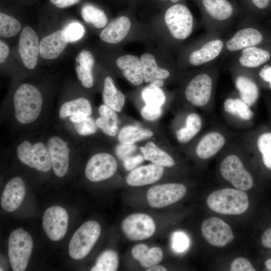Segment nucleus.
Returning a JSON list of instances; mask_svg holds the SVG:
<instances>
[{
  "label": "nucleus",
  "instance_id": "nucleus-12",
  "mask_svg": "<svg viewBox=\"0 0 271 271\" xmlns=\"http://www.w3.org/2000/svg\"><path fill=\"white\" fill-rule=\"evenodd\" d=\"M165 22L171 36L176 40H184L192 32L193 16L189 9L182 4L176 3L167 10Z\"/></svg>",
  "mask_w": 271,
  "mask_h": 271
},
{
  "label": "nucleus",
  "instance_id": "nucleus-24",
  "mask_svg": "<svg viewBox=\"0 0 271 271\" xmlns=\"http://www.w3.org/2000/svg\"><path fill=\"white\" fill-rule=\"evenodd\" d=\"M25 195L23 181L19 177H14L5 186L1 199V206L7 212H13L20 206Z\"/></svg>",
  "mask_w": 271,
  "mask_h": 271
},
{
  "label": "nucleus",
  "instance_id": "nucleus-41",
  "mask_svg": "<svg viewBox=\"0 0 271 271\" xmlns=\"http://www.w3.org/2000/svg\"><path fill=\"white\" fill-rule=\"evenodd\" d=\"M142 96L146 105L161 108L166 101V96L160 87L150 84L142 91Z\"/></svg>",
  "mask_w": 271,
  "mask_h": 271
},
{
  "label": "nucleus",
  "instance_id": "nucleus-8",
  "mask_svg": "<svg viewBox=\"0 0 271 271\" xmlns=\"http://www.w3.org/2000/svg\"><path fill=\"white\" fill-rule=\"evenodd\" d=\"M225 38L207 33L187 56V62L193 66L203 67L217 61L223 56Z\"/></svg>",
  "mask_w": 271,
  "mask_h": 271
},
{
  "label": "nucleus",
  "instance_id": "nucleus-20",
  "mask_svg": "<svg viewBox=\"0 0 271 271\" xmlns=\"http://www.w3.org/2000/svg\"><path fill=\"white\" fill-rule=\"evenodd\" d=\"M117 169V162L112 155L100 153L93 156L88 161L85 174L89 181L96 182L110 178Z\"/></svg>",
  "mask_w": 271,
  "mask_h": 271
},
{
  "label": "nucleus",
  "instance_id": "nucleus-47",
  "mask_svg": "<svg viewBox=\"0 0 271 271\" xmlns=\"http://www.w3.org/2000/svg\"><path fill=\"white\" fill-rule=\"evenodd\" d=\"M230 270L231 271H254L250 261L246 258L239 257L235 258L231 263Z\"/></svg>",
  "mask_w": 271,
  "mask_h": 271
},
{
  "label": "nucleus",
  "instance_id": "nucleus-39",
  "mask_svg": "<svg viewBox=\"0 0 271 271\" xmlns=\"http://www.w3.org/2000/svg\"><path fill=\"white\" fill-rule=\"evenodd\" d=\"M81 14L85 22L92 24L97 29L104 27L107 23V18L104 12L90 4L85 5L82 8Z\"/></svg>",
  "mask_w": 271,
  "mask_h": 271
},
{
  "label": "nucleus",
  "instance_id": "nucleus-57",
  "mask_svg": "<svg viewBox=\"0 0 271 271\" xmlns=\"http://www.w3.org/2000/svg\"><path fill=\"white\" fill-rule=\"evenodd\" d=\"M162 1H168V0H162ZM171 2L173 3H178V2H179L180 0H169Z\"/></svg>",
  "mask_w": 271,
  "mask_h": 271
},
{
  "label": "nucleus",
  "instance_id": "nucleus-19",
  "mask_svg": "<svg viewBox=\"0 0 271 271\" xmlns=\"http://www.w3.org/2000/svg\"><path fill=\"white\" fill-rule=\"evenodd\" d=\"M68 224L66 210L59 206L47 209L43 215L42 225L47 236L53 241L62 239L66 234Z\"/></svg>",
  "mask_w": 271,
  "mask_h": 271
},
{
  "label": "nucleus",
  "instance_id": "nucleus-15",
  "mask_svg": "<svg viewBox=\"0 0 271 271\" xmlns=\"http://www.w3.org/2000/svg\"><path fill=\"white\" fill-rule=\"evenodd\" d=\"M238 96L252 108L260 95V86L252 72L238 68H228Z\"/></svg>",
  "mask_w": 271,
  "mask_h": 271
},
{
  "label": "nucleus",
  "instance_id": "nucleus-9",
  "mask_svg": "<svg viewBox=\"0 0 271 271\" xmlns=\"http://www.w3.org/2000/svg\"><path fill=\"white\" fill-rule=\"evenodd\" d=\"M227 57L226 68L254 70L271 64V43L246 48Z\"/></svg>",
  "mask_w": 271,
  "mask_h": 271
},
{
  "label": "nucleus",
  "instance_id": "nucleus-44",
  "mask_svg": "<svg viewBox=\"0 0 271 271\" xmlns=\"http://www.w3.org/2000/svg\"><path fill=\"white\" fill-rule=\"evenodd\" d=\"M69 43L76 42L81 39L85 34L83 26L78 22L69 23L63 29Z\"/></svg>",
  "mask_w": 271,
  "mask_h": 271
},
{
  "label": "nucleus",
  "instance_id": "nucleus-3",
  "mask_svg": "<svg viewBox=\"0 0 271 271\" xmlns=\"http://www.w3.org/2000/svg\"><path fill=\"white\" fill-rule=\"evenodd\" d=\"M203 23L207 33L222 36L244 16L240 7L234 1L198 0Z\"/></svg>",
  "mask_w": 271,
  "mask_h": 271
},
{
  "label": "nucleus",
  "instance_id": "nucleus-31",
  "mask_svg": "<svg viewBox=\"0 0 271 271\" xmlns=\"http://www.w3.org/2000/svg\"><path fill=\"white\" fill-rule=\"evenodd\" d=\"M203 126V120L199 114L196 112L188 114L184 126L175 131L178 141L182 144L189 142L200 132Z\"/></svg>",
  "mask_w": 271,
  "mask_h": 271
},
{
  "label": "nucleus",
  "instance_id": "nucleus-5",
  "mask_svg": "<svg viewBox=\"0 0 271 271\" xmlns=\"http://www.w3.org/2000/svg\"><path fill=\"white\" fill-rule=\"evenodd\" d=\"M42 102V94L38 89L28 83L21 85L14 96L16 118L23 124L32 122L41 113Z\"/></svg>",
  "mask_w": 271,
  "mask_h": 271
},
{
  "label": "nucleus",
  "instance_id": "nucleus-27",
  "mask_svg": "<svg viewBox=\"0 0 271 271\" xmlns=\"http://www.w3.org/2000/svg\"><path fill=\"white\" fill-rule=\"evenodd\" d=\"M244 16L260 22L271 20V0H234Z\"/></svg>",
  "mask_w": 271,
  "mask_h": 271
},
{
  "label": "nucleus",
  "instance_id": "nucleus-25",
  "mask_svg": "<svg viewBox=\"0 0 271 271\" xmlns=\"http://www.w3.org/2000/svg\"><path fill=\"white\" fill-rule=\"evenodd\" d=\"M68 43L64 31H56L44 37L40 42V56L46 60L55 59L63 52Z\"/></svg>",
  "mask_w": 271,
  "mask_h": 271
},
{
  "label": "nucleus",
  "instance_id": "nucleus-32",
  "mask_svg": "<svg viewBox=\"0 0 271 271\" xmlns=\"http://www.w3.org/2000/svg\"><path fill=\"white\" fill-rule=\"evenodd\" d=\"M131 255L144 267L149 268L159 263L163 258L162 250L158 247L149 248L144 244H139L133 247Z\"/></svg>",
  "mask_w": 271,
  "mask_h": 271
},
{
  "label": "nucleus",
  "instance_id": "nucleus-26",
  "mask_svg": "<svg viewBox=\"0 0 271 271\" xmlns=\"http://www.w3.org/2000/svg\"><path fill=\"white\" fill-rule=\"evenodd\" d=\"M163 167L154 164L137 168L127 176L126 182L131 186H144L154 183L163 176Z\"/></svg>",
  "mask_w": 271,
  "mask_h": 271
},
{
  "label": "nucleus",
  "instance_id": "nucleus-50",
  "mask_svg": "<svg viewBox=\"0 0 271 271\" xmlns=\"http://www.w3.org/2000/svg\"><path fill=\"white\" fill-rule=\"evenodd\" d=\"M144 160V156L141 155L129 156L123 160L124 166L126 170L129 171L141 164Z\"/></svg>",
  "mask_w": 271,
  "mask_h": 271
},
{
  "label": "nucleus",
  "instance_id": "nucleus-52",
  "mask_svg": "<svg viewBox=\"0 0 271 271\" xmlns=\"http://www.w3.org/2000/svg\"><path fill=\"white\" fill-rule=\"evenodd\" d=\"M10 53L8 45L3 41H0V63H4Z\"/></svg>",
  "mask_w": 271,
  "mask_h": 271
},
{
  "label": "nucleus",
  "instance_id": "nucleus-43",
  "mask_svg": "<svg viewBox=\"0 0 271 271\" xmlns=\"http://www.w3.org/2000/svg\"><path fill=\"white\" fill-rule=\"evenodd\" d=\"M190 245V239L188 235L182 231H176L171 237L172 249L177 253H182L186 251Z\"/></svg>",
  "mask_w": 271,
  "mask_h": 271
},
{
  "label": "nucleus",
  "instance_id": "nucleus-4",
  "mask_svg": "<svg viewBox=\"0 0 271 271\" xmlns=\"http://www.w3.org/2000/svg\"><path fill=\"white\" fill-rule=\"evenodd\" d=\"M235 31L226 39L222 57H227L245 48L271 43V26L266 22L243 16Z\"/></svg>",
  "mask_w": 271,
  "mask_h": 271
},
{
  "label": "nucleus",
  "instance_id": "nucleus-45",
  "mask_svg": "<svg viewBox=\"0 0 271 271\" xmlns=\"http://www.w3.org/2000/svg\"><path fill=\"white\" fill-rule=\"evenodd\" d=\"M252 72L260 86H264L271 89V64L254 70Z\"/></svg>",
  "mask_w": 271,
  "mask_h": 271
},
{
  "label": "nucleus",
  "instance_id": "nucleus-14",
  "mask_svg": "<svg viewBox=\"0 0 271 271\" xmlns=\"http://www.w3.org/2000/svg\"><path fill=\"white\" fill-rule=\"evenodd\" d=\"M223 115L228 124L242 131L250 128L254 114L251 107L238 96H229L223 103Z\"/></svg>",
  "mask_w": 271,
  "mask_h": 271
},
{
  "label": "nucleus",
  "instance_id": "nucleus-38",
  "mask_svg": "<svg viewBox=\"0 0 271 271\" xmlns=\"http://www.w3.org/2000/svg\"><path fill=\"white\" fill-rule=\"evenodd\" d=\"M153 135V132L150 129L134 125H127L120 129L118 134V139L121 144L132 145L149 138Z\"/></svg>",
  "mask_w": 271,
  "mask_h": 271
},
{
  "label": "nucleus",
  "instance_id": "nucleus-40",
  "mask_svg": "<svg viewBox=\"0 0 271 271\" xmlns=\"http://www.w3.org/2000/svg\"><path fill=\"white\" fill-rule=\"evenodd\" d=\"M119 264L118 254L113 250H106L97 257L91 271H115Z\"/></svg>",
  "mask_w": 271,
  "mask_h": 271
},
{
  "label": "nucleus",
  "instance_id": "nucleus-37",
  "mask_svg": "<svg viewBox=\"0 0 271 271\" xmlns=\"http://www.w3.org/2000/svg\"><path fill=\"white\" fill-rule=\"evenodd\" d=\"M91 113L92 108L90 102L83 97L65 102L61 106L59 110L60 118L78 114L90 116Z\"/></svg>",
  "mask_w": 271,
  "mask_h": 271
},
{
  "label": "nucleus",
  "instance_id": "nucleus-42",
  "mask_svg": "<svg viewBox=\"0 0 271 271\" xmlns=\"http://www.w3.org/2000/svg\"><path fill=\"white\" fill-rule=\"evenodd\" d=\"M21 23L16 19L0 13V35L4 38L14 37L21 30Z\"/></svg>",
  "mask_w": 271,
  "mask_h": 271
},
{
  "label": "nucleus",
  "instance_id": "nucleus-53",
  "mask_svg": "<svg viewBox=\"0 0 271 271\" xmlns=\"http://www.w3.org/2000/svg\"><path fill=\"white\" fill-rule=\"evenodd\" d=\"M262 245L268 248H271V227L267 229L261 237Z\"/></svg>",
  "mask_w": 271,
  "mask_h": 271
},
{
  "label": "nucleus",
  "instance_id": "nucleus-30",
  "mask_svg": "<svg viewBox=\"0 0 271 271\" xmlns=\"http://www.w3.org/2000/svg\"><path fill=\"white\" fill-rule=\"evenodd\" d=\"M76 61L79 64L76 67L78 79L84 87H91L94 83L92 69L95 62L93 55L89 51L83 50L78 54Z\"/></svg>",
  "mask_w": 271,
  "mask_h": 271
},
{
  "label": "nucleus",
  "instance_id": "nucleus-22",
  "mask_svg": "<svg viewBox=\"0 0 271 271\" xmlns=\"http://www.w3.org/2000/svg\"><path fill=\"white\" fill-rule=\"evenodd\" d=\"M38 36L30 26L22 30L19 40L18 51L24 66L29 69L36 66L39 53Z\"/></svg>",
  "mask_w": 271,
  "mask_h": 271
},
{
  "label": "nucleus",
  "instance_id": "nucleus-6",
  "mask_svg": "<svg viewBox=\"0 0 271 271\" xmlns=\"http://www.w3.org/2000/svg\"><path fill=\"white\" fill-rule=\"evenodd\" d=\"M208 207L213 211L227 215H238L248 208V196L244 191L232 188L219 189L207 197Z\"/></svg>",
  "mask_w": 271,
  "mask_h": 271
},
{
  "label": "nucleus",
  "instance_id": "nucleus-10",
  "mask_svg": "<svg viewBox=\"0 0 271 271\" xmlns=\"http://www.w3.org/2000/svg\"><path fill=\"white\" fill-rule=\"evenodd\" d=\"M33 248V239L28 232L22 228L12 232L8 241V252L13 270L23 271L26 269Z\"/></svg>",
  "mask_w": 271,
  "mask_h": 271
},
{
  "label": "nucleus",
  "instance_id": "nucleus-23",
  "mask_svg": "<svg viewBox=\"0 0 271 271\" xmlns=\"http://www.w3.org/2000/svg\"><path fill=\"white\" fill-rule=\"evenodd\" d=\"M47 148L54 174L59 177L64 176L69 168L70 149L67 143L59 137L54 136L48 140Z\"/></svg>",
  "mask_w": 271,
  "mask_h": 271
},
{
  "label": "nucleus",
  "instance_id": "nucleus-18",
  "mask_svg": "<svg viewBox=\"0 0 271 271\" xmlns=\"http://www.w3.org/2000/svg\"><path fill=\"white\" fill-rule=\"evenodd\" d=\"M121 229L129 240H142L154 234L156 224L149 215L144 213H133L124 219L121 223Z\"/></svg>",
  "mask_w": 271,
  "mask_h": 271
},
{
  "label": "nucleus",
  "instance_id": "nucleus-35",
  "mask_svg": "<svg viewBox=\"0 0 271 271\" xmlns=\"http://www.w3.org/2000/svg\"><path fill=\"white\" fill-rule=\"evenodd\" d=\"M100 116L95 123L103 132L109 136H115L118 129L119 120L115 111L106 104L100 105L98 109Z\"/></svg>",
  "mask_w": 271,
  "mask_h": 271
},
{
  "label": "nucleus",
  "instance_id": "nucleus-17",
  "mask_svg": "<svg viewBox=\"0 0 271 271\" xmlns=\"http://www.w3.org/2000/svg\"><path fill=\"white\" fill-rule=\"evenodd\" d=\"M187 192L186 187L176 183L152 186L148 191L147 199L153 208H161L176 203L182 199Z\"/></svg>",
  "mask_w": 271,
  "mask_h": 271
},
{
  "label": "nucleus",
  "instance_id": "nucleus-13",
  "mask_svg": "<svg viewBox=\"0 0 271 271\" xmlns=\"http://www.w3.org/2000/svg\"><path fill=\"white\" fill-rule=\"evenodd\" d=\"M249 153L258 154L264 167L271 171V130L258 127L239 133Z\"/></svg>",
  "mask_w": 271,
  "mask_h": 271
},
{
  "label": "nucleus",
  "instance_id": "nucleus-1",
  "mask_svg": "<svg viewBox=\"0 0 271 271\" xmlns=\"http://www.w3.org/2000/svg\"><path fill=\"white\" fill-rule=\"evenodd\" d=\"M220 74V66L217 61L202 67L191 77L185 87L186 100L192 105L211 113L214 107L217 81Z\"/></svg>",
  "mask_w": 271,
  "mask_h": 271
},
{
  "label": "nucleus",
  "instance_id": "nucleus-29",
  "mask_svg": "<svg viewBox=\"0 0 271 271\" xmlns=\"http://www.w3.org/2000/svg\"><path fill=\"white\" fill-rule=\"evenodd\" d=\"M117 67L122 70L123 75L130 83L139 85L144 81L140 60L134 55H125L116 60Z\"/></svg>",
  "mask_w": 271,
  "mask_h": 271
},
{
  "label": "nucleus",
  "instance_id": "nucleus-28",
  "mask_svg": "<svg viewBox=\"0 0 271 271\" xmlns=\"http://www.w3.org/2000/svg\"><path fill=\"white\" fill-rule=\"evenodd\" d=\"M130 21L125 16H121L110 22L100 33V39L107 43L116 44L121 41L128 34Z\"/></svg>",
  "mask_w": 271,
  "mask_h": 271
},
{
  "label": "nucleus",
  "instance_id": "nucleus-36",
  "mask_svg": "<svg viewBox=\"0 0 271 271\" xmlns=\"http://www.w3.org/2000/svg\"><path fill=\"white\" fill-rule=\"evenodd\" d=\"M102 97L105 104L115 111H121L125 103V97L116 88L110 76L106 77L104 80Z\"/></svg>",
  "mask_w": 271,
  "mask_h": 271
},
{
  "label": "nucleus",
  "instance_id": "nucleus-54",
  "mask_svg": "<svg viewBox=\"0 0 271 271\" xmlns=\"http://www.w3.org/2000/svg\"><path fill=\"white\" fill-rule=\"evenodd\" d=\"M147 271H166L167 268L161 265H154L146 269Z\"/></svg>",
  "mask_w": 271,
  "mask_h": 271
},
{
  "label": "nucleus",
  "instance_id": "nucleus-34",
  "mask_svg": "<svg viewBox=\"0 0 271 271\" xmlns=\"http://www.w3.org/2000/svg\"><path fill=\"white\" fill-rule=\"evenodd\" d=\"M145 160L163 167H172L175 165L173 158L167 153L160 149L152 142H149L140 149Z\"/></svg>",
  "mask_w": 271,
  "mask_h": 271
},
{
  "label": "nucleus",
  "instance_id": "nucleus-55",
  "mask_svg": "<svg viewBox=\"0 0 271 271\" xmlns=\"http://www.w3.org/2000/svg\"><path fill=\"white\" fill-rule=\"evenodd\" d=\"M164 80H157L151 83L150 84L160 87L164 85Z\"/></svg>",
  "mask_w": 271,
  "mask_h": 271
},
{
  "label": "nucleus",
  "instance_id": "nucleus-16",
  "mask_svg": "<svg viewBox=\"0 0 271 271\" xmlns=\"http://www.w3.org/2000/svg\"><path fill=\"white\" fill-rule=\"evenodd\" d=\"M17 155L21 162L39 171L46 172L52 168L48 151L42 143L32 145L25 141L18 146Z\"/></svg>",
  "mask_w": 271,
  "mask_h": 271
},
{
  "label": "nucleus",
  "instance_id": "nucleus-21",
  "mask_svg": "<svg viewBox=\"0 0 271 271\" xmlns=\"http://www.w3.org/2000/svg\"><path fill=\"white\" fill-rule=\"evenodd\" d=\"M201 232L209 244L217 247H223L234 239L230 226L223 220L215 217L203 221Z\"/></svg>",
  "mask_w": 271,
  "mask_h": 271
},
{
  "label": "nucleus",
  "instance_id": "nucleus-49",
  "mask_svg": "<svg viewBox=\"0 0 271 271\" xmlns=\"http://www.w3.org/2000/svg\"><path fill=\"white\" fill-rule=\"evenodd\" d=\"M137 149V147L133 144H121L118 145L115 149V153L117 157L123 160L130 156Z\"/></svg>",
  "mask_w": 271,
  "mask_h": 271
},
{
  "label": "nucleus",
  "instance_id": "nucleus-11",
  "mask_svg": "<svg viewBox=\"0 0 271 271\" xmlns=\"http://www.w3.org/2000/svg\"><path fill=\"white\" fill-rule=\"evenodd\" d=\"M101 233L100 225L95 221H88L75 232L69 245V254L78 260L85 257L91 251Z\"/></svg>",
  "mask_w": 271,
  "mask_h": 271
},
{
  "label": "nucleus",
  "instance_id": "nucleus-51",
  "mask_svg": "<svg viewBox=\"0 0 271 271\" xmlns=\"http://www.w3.org/2000/svg\"><path fill=\"white\" fill-rule=\"evenodd\" d=\"M52 4L59 8H66L75 5L80 0H50Z\"/></svg>",
  "mask_w": 271,
  "mask_h": 271
},
{
  "label": "nucleus",
  "instance_id": "nucleus-56",
  "mask_svg": "<svg viewBox=\"0 0 271 271\" xmlns=\"http://www.w3.org/2000/svg\"><path fill=\"white\" fill-rule=\"evenodd\" d=\"M265 266L268 270H271V258L265 261Z\"/></svg>",
  "mask_w": 271,
  "mask_h": 271
},
{
  "label": "nucleus",
  "instance_id": "nucleus-2",
  "mask_svg": "<svg viewBox=\"0 0 271 271\" xmlns=\"http://www.w3.org/2000/svg\"><path fill=\"white\" fill-rule=\"evenodd\" d=\"M245 150L238 133L221 152L223 158L219 166L221 177L235 188L243 191L250 189L254 183L252 175L242 159Z\"/></svg>",
  "mask_w": 271,
  "mask_h": 271
},
{
  "label": "nucleus",
  "instance_id": "nucleus-48",
  "mask_svg": "<svg viewBox=\"0 0 271 271\" xmlns=\"http://www.w3.org/2000/svg\"><path fill=\"white\" fill-rule=\"evenodd\" d=\"M142 117L149 121H153L159 118L162 113V108L149 106L146 105L141 111Z\"/></svg>",
  "mask_w": 271,
  "mask_h": 271
},
{
  "label": "nucleus",
  "instance_id": "nucleus-7",
  "mask_svg": "<svg viewBox=\"0 0 271 271\" xmlns=\"http://www.w3.org/2000/svg\"><path fill=\"white\" fill-rule=\"evenodd\" d=\"M238 133L221 124H214L200 137L195 147V155L202 160L210 159L220 154Z\"/></svg>",
  "mask_w": 271,
  "mask_h": 271
},
{
  "label": "nucleus",
  "instance_id": "nucleus-33",
  "mask_svg": "<svg viewBox=\"0 0 271 271\" xmlns=\"http://www.w3.org/2000/svg\"><path fill=\"white\" fill-rule=\"evenodd\" d=\"M144 81L152 83L157 80H165L170 76L166 69L159 67L154 56L149 53L142 55L140 58Z\"/></svg>",
  "mask_w": 271,
  "mask_h": 271
},
{
  "label": "nucleus",
  "instance_id": "nucleus-46",
  "mask_svg": "<svg viewBox=\"0 0 271 271\" xmlns=\"http://www.w3.org/2000/svg\"><path fill=\"white\" fill-rule=\"evenodd\" d=\"M73 125L78 134L86 136L94 133L96 131V125L90 116H86L81 121L74 123Z\"/></svg>",
  "mask_w": 271,
  "mask_h": 271
}]
</instances>
